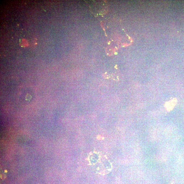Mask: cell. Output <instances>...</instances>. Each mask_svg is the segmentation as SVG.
<instances>
[{"instance_id": "obj_1", "label": "cell", "mask_w": 184, "mask_h": 184, "mask_svg": "<svg viewBox=\"0 0 184 184\" xmlns=\"http://www.w3.org/2000/svg\"><path fill=\"white\" fill-rule=\"evenodd\" d=\"M177 102L176 98H174L165 103L164 107L166 110L170 112L173 109L176 105Z\"/></svg>"}]
</instances>
